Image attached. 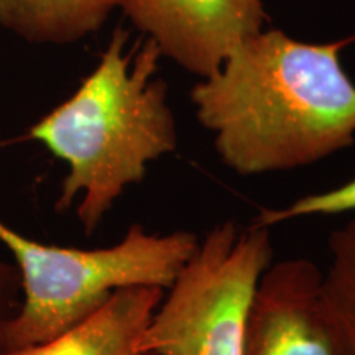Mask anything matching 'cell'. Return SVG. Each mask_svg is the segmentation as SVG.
Returning a JSON list of instances; mask_svg holds the SVG:
<instances>
[{"instance_id": "1", "label": "cell", "mask_w": 355, "mask_h": 355, "mask_svg": "<svg viewBox=\"0 0 355 355\" xmlns=\"http://www.w3.org/2000/svg\"><path fill=\"white\" fill-rule=\"evenodd\" d=\"M355 35L306 43L261 30L191 89L198 122L220 162L241 176L322 162L355 141V84L340 51Z\"/></svg>"}, {"instance_id": "2", "label": "cell", "mask_w": 355, "mask_h": 355, "mask_svg": "<svg viewBox=\"0 0 355 355\" xmlns=\"http://www.w3.org/2000/svg\"><path fill=\"white\" fill-rule=\"evenodd\" d=\"M127 40L125 28H115L94 71L30 130V139L68 165L56 211L79 198L76 216L86 234L144 180L150 163L178 148L168 86L158 78L162 53L150 38L127 51Z\"/></svg>"}, {"instance_id": "3", "label": "cell", "mask_w": 355, "mask_h": 355, "mask_svg": "<svg viewBox=\"0 0 355 355\" xmlns=\"http://www.w3.org/2000/svg\"><path fill=\"white\" fill-rule=\"evenodd\" d=\"M188 230L150 234L128 227L115 245L71 248L25 237L0 220V245L17 261L24 303L0 331V354L42 344L101 309L115 291L168 290L198 247Z\"/></svg>"}, {"instance_id": "4", "label": "cell", "mask_w": 355, "mask_h": 355, "mask_svg": "<svg viewBox=\"0 0 355 355\" xmlns=\"http://www.w3.org/2000/svg\"><path fill=\"white\" fill-rule=\"evenodd\" d=\"M272 257L270 227L214 225L155 309L141 354L243 355L248 311Z\"/></svg>"}, {"instance_id": "5", "label": "cell", "mask_w": 355, "mask_h": 355, "mask_svg": "<svg viewBox=\"0 0 355 355\" xmlns=\"http://www.w3.org/2000/svg\"><path fill=\"white\" fill-rule=\"evenodd\" d=\"M121 8L162 56L201 79L268 21L263 0H122Z\"/></svg>"}, {"instance_id": "6", "label": "cell", "mask_w": 355, "mask_h": 355, "mask_svg": "<svg viewBox=\"0 0 355 355\" xmlns=\"http://www.w3.org/2000/svg\"><path fill=\"white\" fill-rule=\"evenodd\" d=\"M321 282L308 259L270 263L248 311L243 355H350L324 306Z\"/></svg>"}, {"instance_id": "7", "label": "cell", "mask_w": 355, "mask_h": 355, "mask_svg": "<svg viewBox=\"0 0 355 355\" xmlns=\"http://www.w3.org/2000/svg\"><path fill=\"white\" fill-rule=\"evenodd\" d=\"M163 295L165 290L155 286L119 290L92 316L63 334L0 355H145L140 337Z\"/></svg>"}, {"instance_id": "8", "label": "cell", "mask_w": 355, "mask_h": 355, "mask_svg": "<svg viewBox=\"0 0 355 355\" xmlns=\"http://www.w3.org/2000/svg\"><path fill=\"white\" fill-rule=\"evenodd\" d=\"M122 0H0V28L30 43L71 44L99 32Z\"/></svg>"}, {"instance_id": "9", "label": "cell", "mask_w": 355, "mask_h": 355, "mask_svg": "<svg viewBox=\"0 0 355 355\" xmlns=\"http://www.w3.org/2000/svg\"><path fill=\"white\" fill-rule=\"evenodd\" d=\"M327 248L329 263L322 272V301L349 354L355 355V217L329 235Z\"/></svg>"}, {"instance_id": "10", "label": "cell", "mask_w": 355, "mask_h": 355, "mask_svg": "<svg viewBox=\"0 0 355 355\" xmlns=\"http://www.w3.org/2000/svg\"><path fill=\"white\" fill-rule=\"evenodd\" d=\"M355 212V178L347 183L336 186L322 193H314L300 198L285 207L263 209L254 222L272 229L285 220L300 219L309 216H336Z\"/></svg>"}, {"instance_id": "11", "label": "cell", "mask_w": 355, "mask_h": 355, "mask_svg": "<svg viewBox=\"0 0 355 355\" xmlns=\"http://www.w3.org/2000/svg\"><path fill=\"white\" fill-rule=\"evenodd\" d=\"M19 290H21L19 270L0 259V331L19 309Z\"/></svg>"}, {"instance_id": "12", "label": "cell", "mask_w": 355, "mask_h": 355, "mask_svg": "<svg viewBox=\"0 0 355 355\" xmlns=\"http://www.w3.org/2000/svg\"><path fill=\"white\" fill-rule=\"evenodd\" d=\"M145 355H155V354H145Z\"/></svg>"}]
</instances>
